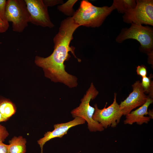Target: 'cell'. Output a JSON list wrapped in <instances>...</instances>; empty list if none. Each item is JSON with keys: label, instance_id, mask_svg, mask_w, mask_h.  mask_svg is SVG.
<instances>
[{"label": "cell", "instance_id": "cell-9", "mask_svg": "<svg viewBox=\"0 0 153 153\" xmlns=\"http://www.w3.org/2000/svg\"><path fill=\"white\" fill-rule=\"evenodd\" d=\"M133 91L119 105L123 115L126 116L134 109L141 106L146 101L148 96L145 94L139 80L132 85Z\"/></svg>", "mask_w": 153, "mask_h": 153}, {"label": "cell", "instance_id": "cell-7", "mask_svg": "<svg viewBox=\"0 0 153 153\" xmlns=\"http://www.w3.org/2000/svg\"><path fill=\"white\" fill-rule=\"evenodd\" d=\"M116 96V94L115 93L112 103L107 108V103L104 107L101 109H98L96 104L94 105L95 110L93 119L100 123L104 128L110 126L116 127L123 115L119 105L117 102Z\"/></svg>", "mask_w": 153, "mask_h": 153}, {"label": "cell", "instance_id": "cell-8", "mask_svg": "<svg viewBox=\"0 0 153 153\" xmlns=\"http://www.w3.org/2000/svg\"><path fill=\"white\" fill-rule=\"evenodd\" d=\"M29 14L30 22L37 26L52 28L54 26L51 21L42 0H24Z\"/></svg>", "mask_w": 153, "mask_h": 153}, {"label": "cell", "instance_id": "cell-1", "mask_svg": "<svg viewBox=\"0 0 153 153\" xmlns=\"http://www.w3.org/2000/svg\"><path fill=\"white\" fill-rule=\"evenodd\" d=\"M79 27L72 17L63 20L53 38L54 49L52 53L46 58L37 56L35 59V63L42 68L45 76L55 82L63 83L70 88L77 86V78L66 71L64 63L70 58L69 52L78 61H81L75 55V48L70 46L73 34Z\"/></svg>", "mask_w": 153, "mask_h": 153}, {"label": "cell", "instance_id": "cell-5", "mask_svg": "<svg viewBox=\"0 0 153 153\" xmlns=\"http://www.w3.org/2000/svg\"><path fill=\"white\" fill-rule=\"evenodd\" d=\"M5 18L8 22H12L13 31L22 32L30 22L29 14L24 0L7 1Z\"/></svg>", "mask_w": 153, "mask_h": 153}, {"label": "cell", "instance_id": "cell-11", "mask_svg": "<svg viewBox=\"0 0 153 153\" xmlns=\"http://www.w3.org/2000/svg\"><path fill=\"white\" fill-rule=\"evenodd\" d=\"M153 102V99L148 96L146 101L144 104L126 115V119L124 121V124L132 125L136 123L138 125H141L144 123H148L150 119L148 116H144L148 115V107Z\"/></svg>", "mask_w": 153, "mask_h": 153}, {"label": "cell", "instance_id": "cell-16", "mask_svg": "<svg viewBox=\"0 0 153 153\" xmlns=\"http://www.w3.org/2000/svg\"><path fill=\"white\" fill-rule=\"evenodd\" d=\"M150 76L142 77L141 84L144 93L149 94L148 96L153 99V82Z\"/></svg>", "mask_w": 153, "mask_h": 153}, {"label": "cell", "instance_id": "cell-3", "mask_svg": "<svg viewBox=\"0 0 153 153\" xmlns=\"http://www.w3.org/2000/svg\"><path fill=\"white\" fill-rule=\"evenodd\" d=\"M128 39L138 41L141 44L140 49L147 53L153 51V29L150 27L132 23L129 28L122 29L116 41L120 43Z\"/></svg>", "mask_w": 153, "mask_h": 153}, {"label": "cell", "instance_id": "cell-15", "mask_svg": "<svg viewBox=\"0 0 153 153\" xmlns=\"http://www.w3.org/2000/svg\"><path fill=\"white\" fill-rule=\"evenodd\" d=\"M78 1L76 0H69L57 7L58 9L69 17H72L75 11L73 9L74 5Z\"/></svg>", "mask_w": 153, "mask_h": 153}, {"label": "cell", "instance_id": "cell-20", "mask_svg": "<svg viewBox=\"0 0 153 153\" xmlns=\"http://www.w3.org/2000/svg\"><path fill=\"white\" fill-rule=\"evenodd\" d=\"M136 72L137 74L142 77L146 76L147 74L146 68L143 65H138L137 67Z\"/></svg>", "mask_w": 153, "mask_h": 153}, {"label": "cell", "instance_id": "cell-13", "mask_svg": "<svg viewBox=\"0 0 153 153\" xmlns=\"http://www.w3.org/2000/svg\"><path fill=\"white\" fill-rule=\"evenodd\" d=\"M15 112V106L10 101L0 98V112L4 117L8 120Z\"/></svg>", "mask_w": 153, "mask_h": 153}, {"label": "cell", "instance_id": "cell-6", "mask_svg": "<svg viewBox=\"0 0 153 153\" xmlns=\"http://www.w3.org/2000/svg\"><path fill=\"white\" fill-rule=\"evenodd\" d=\"M134 9H129L122 16L123 21L127 24L134 23L153 26V1L136 0Z\"/></svg>", "mask_w": 153, "mask_h": 153}, {"label": "cell", "instance_id": "cell-14", "mask_svg": "<svg viewBox=\"0 0 153 153\" xmlns=\"http://www.w3.org/2000/svg\"><path fill=\"white\" fill-rule=\"evenodd\" d=\"M112 4L118 12L124 14L129 10L134 8L136 3L135 0H114Z\"/></svg>", "mask_w": 153, "mask_h": 153}, {"label": "cell", "instance_id": "cell-24", "mask_svg": "<svg viewBox=\"0 0 153 153\" xmlns=\"http://www.w3.org/2000/svg\"><path fill=\"white\" fill-rule=\"evenodd\" d=\"M148 115H149L148 117L150 119H153V111L152 110H149L148 111Z\"/></svg>", "mask_w": 153, "mask_h": 153}, {"label": "cell", "instance_id": "cell-23", "mask_svg": "<svg viewBox=\"0 0 153 153\" xmlns=\"http://www.w3.org/2000/svg\"><path fill=\"white\" fill-rule=\"evenodd\" d=\"M8 120L4 117L0 112V122H5Z\"/></svg>", "mask_w": 153, "mask_h": 153}, {"label": "cell", "instance_id": "cell-21", "mask_svg": "<svg viewBox=\"0 0 153 153\" xmlns=\"http://www.w3.org/2000/svg\"><path fill=\"white\" fill-rule=\"evenodd\" d=\"M9 27L8 23H6L0 19V33L5 32L8 29Z\"/></svg>", "mask_w": 153, "mask_h": 153}, {"label": "cell", "instance_id": "cell-19", "mask_svg": "<svg viewBox=\"0 0 153 153\" xmlns=\"http://www.w3.org/2000/svg\"><path fill=\"white\" fill-rule=\"evenodd\" d=\"M45 5L48 8L58 4H62L63 1L61 0H42Z\"/></svg>", "mask_w": 153, "mask_h": 153}, {"label": "cell", "instance_id": "cell-10", "mask_svg": "<svg viewBox=\"0 0 153 153\" xmlns=\"http://www.w3.org/2000/svg\"><path fill=\"white\" fill-rule=\"evenodd\" d=\"M85 122V120L83 118L76 117L73 120L68 122L54 125V129L53 131H47L44 135L43 137L37 141L41 148V153H43V146L47 142L56 137L61 138L67 134L71 128L84 124Z\"/></svg>", "mask_w": 153, "mask_h": 153}, {"label": "cell", "instance_id": "cell-18", "mask_svg": "<svg viewBox=\"0 0 153 153\" xmlns=\"http://www.w3.org/2000/svg\"><path fill=\"white\" fill-rule=\"evenodd\" d=\"M9 134L6 128L0 124V143L4 141Z\"/></svg>", "mask_w": 153, "mask_h": 153}, {"label": "cell", "instance_id": "cell-17", "mask_svg": "<svg viewBox=\"0 0 153 153\" xmlns=\"http://www.w3.org/2000/svg\"><path fill=\"white\" fill-rule=\"evenodd\" d=\"M6 2V0H0V19L5 22L8 23L5 16Z\"/></svg>", "mask_w": 153, "mask_h": 153}, {"label": "cell", "instance_id": "cell-2", "mask_svg": "<svg viewBox=\"0 0 153 153\" xmlns=\"http://www.w3.org/2000/svg\"><path fill=\"white\" fill-rule=\"evenodd\" d=\"M115 9L113 4L109 7H97L88 1L83 0L72 17L80 26L97 27L102 25L107 17Z\"/></svg>", "mask_w": 153, "mask_h": 153}, {"label": "cell", "instance_id": "cell-22", "mask_svg": "<svg viewBox=\"0 0 153 153\" xmlns=\"http://www.w3.org/2000/svg\"><path fill=\"white\" fill-rule=\"evenodd\" d=\"M8 145L3 142L0 143V153H8Z\"/></svg>", "mask_w": 153, "mask_h": 153}, {"label": "cell", "instance_id": "cell-4", "mask_svg": "<svg viewBox=\"0 0 153 153\" xmlns=\"http://www.w3.org/2000/svg\"><path fill=\"white\" fill-rule=\"evenodd\" d=\"M98 93L93 83H92L86 94L81 100V103L79 106L71 112L73 117H81L87 122L88 128L91 132L101 131L104 129L100 123L93 119L95 109L90 104V101L94 99Z\"/></svg>", "mask_w": 153, "mask_h": 153}, {"label": "cell", "instance_id": "cell-12", "mask_svg": "<svg viewBox=\"0 0 153 153\" xmlns=\"http://www.w3.org/2000/svg\"><path fill=\"white\" fill-rule=\"evenodd\" d=\"M8 153H25L26 140L22 136H14L9 141Z\"/></svg>", "mask_w": 153, "mask_h": 153}]
</instances>
